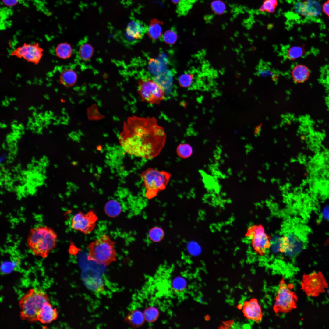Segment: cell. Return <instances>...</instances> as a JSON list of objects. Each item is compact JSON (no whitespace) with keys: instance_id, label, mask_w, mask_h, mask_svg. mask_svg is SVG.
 <instances>
[{"instance_id":"cell-1","label":"cell","mask_w":329,"mask_h":329,"mask_svg":"<svg viewBox=\"0 0 329 329\" xmlns=\"http://www.w3.org/2000/svg\"><path fill=\"white\" fill-rule=\"evenodd\" d=\"M119 142L127 154L147 159L157 156L165 144L164 128L154 117L133 115L127 119Z\"/></svg>"},{"instance_id":"cell-2","label":"cell","mask_w":329,"mask_h":329,"mask_svg":"<svg viewBox=\"0 0 329 329\" xmlns=\"http://www.w3.org/2000/svg\"><path fill=\"white\" fill-rule=\"evenodd\" d=\"M57 238L56 233L51 228L40 225L30 230L27 245L34 255L45 258L56 247Z\"/></svg>"},{"instance_id":"cell-3","label":"cell","mask_w":329,"mask_h":329,"mask_svg":"<svg viewBox=\"0 0 329 329\" xmlns=\"http://www.w3.org/2000/svg\"><path fill=\"white\" fill-rule=\"evenodd\" d=\"M47 302H49V298L46 292L40 289H30L19 301L20 318L31 322L37 321V314L44 303Z\"/></svg>"},{"instance_id":"cell-4","label":"cell","mask_w":329,"mask_h":329,"mask_svg":"<svg viewBox=\"0 0 329 329\" xmlns=\"http://www.w3.org/2000/svg\"><path fill=\"white\" fill-rule=\"evenodd\" d=\"M115 242L108 235L104 234L88 245V260L99 264L108 266L116 260Z\"/></svg>"},{"instance_id":"cell-5","label":"cell","mask_w":329,"mask_h":329,"mask_svg":"<svg viewBox=\"0 0 329 329\" xmlns=\"http://www.w3.org/2000/svg\"><path fill=\"white\" fill-rule=\"evenodd\" d=\"M140 176L145 189L146 197L151 199L165 189L171 174L165 171L149 168L142 172Z\"/></svg>"},{"instance_id":"cell-6","label":"cell","mask_w":329,"mask_h":329,"mask_svg":"<svg viewBox=\"0 0 329 329\" xmlns=\"http://www.w3.org/2000/svg\"><path fill=\"white\" fill-rule=\"evenodd\" d=\"M137 91L143 102L159 104L165 98V90L155 80L144 78L138 82Z\"/></svg>"},{"instance_id":"cell-7","label":"cell","mask_w":329,"mask_h":329,"mask_svg":"<svg viewBox=\"0 0 329 329\" xmlns=\"http://www.w3.org/2000/svg\"><path fill=\"white\" fill-rule=\"evenodd\" d=\"M297 297L284 279L279 283L273 309L276 313H287L297 307Z\"/></svg>"},{"instance_id":"cell-8","label":"cell","mask_w":329,"mask_h":329,"mask_svg":"<svg viewBox=\"0 0 329 329\" xmlns=\"http://www.w3.org/2000/svg\"><path fill=\"white\" fill-rule=\"evenodd\" d=\"M300 283L301 289L309 297H317L328 288L327 281L320 271L304 274Z\"/></svg>"},{"instance_id":"cell-9","label":"cell","mask_w":329,"mask_h":329,"mask_svg":"<svg viewBox=\"0 0 329 329\" xmlns=\"http://www.w3.org/2000/svg\"><path fill=\"white\" fill-rule=\"evenodd\" d=\"M246 236L251 241L252 246L255 252L263 256L271 246L270 237L265 233L261 225H255L250 227Z\"/></svg>"},{"instance_id":"cell-10","label":"cell","mask_w":329,"mask_h":329,"mask_svg":"<svg viewBox=\"0 0 329 329\" xmlns=\"http://www.w3.org/2000/svg\"><path fill=\"white\" fill-rule=\"evenodd\" d=\"M43 52V48L38 43H24L13 50L10 55L37 65L41 61Z\"/></svg>"},{"instance_id":"cell-11","label":"cell","mask_w":329,"mask_h":329,"mask_svg":"<svg viewBox=\"0 0 329 329\" xmlns=\"http://www.w3.org/2000/svg\"><path fill=\"white\" fill-rule=\"evenodd\" d=\"M97 219L96 214L93 210L86 214L80 212L72 218L71 226L73 229L84 234H89L95 228Z\"/></svg>"},{"instance_id":"cell-12","label":"cell","mask_w":329,"mask_h":329,"mask_svg":"<svg viewBox=\"0 0 329 329\" xmlns=\"http://www.w3.org/2000/svg\"><path fill=\"white\" fill-rule=\"evenodd\" d=\"M242 307L244 315L247 319L256 323L261 322L263 313L261 307L256 299L252 298L245 301Z\"/></svg>"},{"instance_id":"cell-13","label":"cell","mask_w":329,"mask_h":329,"mask_svg":"<svg viewBox=\"0 0 329 329\" xmlns=\"http://www.w3.org/2000/svg\"><path fill=\"white\" fill-rule=\"evenodd\" d=\"M297 7L299 13L305 17H315L320 13V5L314 0L304 1L299 4Z\"/></svg>"},{"instance_id":"cell-14","label":"cell","mask_w":329,"mask_h":329,"mask_svg":"<svg viewBox=\"0 0 329 329\" xmlns=\"http://www.w3.org/2000/svg\"><path fill=\"white\" fill-rule=\"evenodd\" d=\"M58 316L57 309L53 308L49 302H45L39 312L37 321L43 324H47L55 320Z\"/></svg>"},{"instance_id":"cell-15","label":"cell","mask_w":329,"mask_h":329,"mask_svg":"<svg viewBox=\"0 0 329 329\" xmlns=\"http://www.w3.org/2000/svg\"><path fill=\"white\" fill-rule=\"evenodd\" d=\"M148 27L143 23L138 20L130 22L126 29L127 35L134 39H141L147 32Z\"/></svg>"},{"instance_id":"cell-16","label":"cell","mask_w":329,"mask_h":329,"mask_svg":"<svg viewBox=\"0 0 329 329\" xmlns=\"http://www.w3.org/2000/svg\"><path fill=\"white\" fill-rule=\"evenodd\" d=\"M310 74L309 68L305 65L299 64L292 68L291 75L293 81L296 83H302L307 80Z\"/></svg>"},{"instance_id":"cell-17","label":"cell","mask_w":329,"mask_h":329,"mask_svg":"<svg viewBox=\"0 0 329 329\" xmlns=\"http://www.w3.org/2000/svg\"><path fill=\"white\" fill-rule=\"evenodd\" d=\"M77 75L76 72L71 69L63 70L61 73L59 81L64 86L69 87L74 85L76 82Z\"/></svg>"},{"instance_id":"cell-18","label":"cell","mask_w":329,"mask_h":329,"mask_svg":"<svg viewBox=\"0 0 329 329\" xmlns=\"http://www.w3.org/2000/svg\"><path fill=\"white\" fill-rule=\"evenodd\" d=\"M163 23L156 19L151 20L148 27L147 34L153 40H156L161 36L162 32L161 25Z\"/></svg>"},{"instance_id":"cell-19","label":"cell","mask_w":329,"mask_h":329,"mask_svg":"<svg viewBox=\"0 0 329 329\" xmlns=\"http://www.w3.org/2000/svg\"><path fill=\"white\" fill-rule=\"evenodd\" d=\"M56 56L58 58L66 59L72 55L73 49L70 44L66 42H62L58 44L55 49Z\"/></svg>"},{"instance_id":"cell-20","label":"cell","mask_w":329,"mask_h":329,"mask_svg":"<svg viewBox=\"0 0 329 329\" xmlns=\"http://www.w3.org/2000/svg\"><path fill=\"white\" fill-rule=\"evenodd\" d=\"M122 210L120 204L118 201L114 200L108 201L104 207L106 214L108 216L111 218L118 216L120 214Z\"/></svg>"},{"instance_id":"cell-21","label":"cell","mask_w":329,"mask_h":329,"mask_svg":"<svg viewBox=\"0 0 329 329\" xmlns=\"http://www.w3.org/2000/svg\"><path fill=\"white\" fill-rule=\"evenodd\" d=\"M145 319L142 313L137 310L130 312L125 318V320L134 327H138L142 324Z\"/></svg>"},{"instance_id":"cell-22","label":"cell","mask_w":329,"mask_h":329,"mask_svg":"<svg viewBox=\"0 0 329 329\" xmlns=\"http://www.w3.org/2000/svg\"><path fill=\"white\" fill-rule=\"evenodd\" d=\"M304 48L302 46H293L287 50L286 56L291 60H294L302 56L305 53Z\"/></svg>"},{"instance_id":"cell-23","label":"cell","mask_w":329,"mask_h":329,"mask_svg":"<svg viewBox=\"0 0 329 329\" xmlns=\"http://www.w3.org/2000/svg\"><path fill=\"white\" fill-rule=\"evenodd\" d=\"M94 49L90 44L85 43L82 45L78 50L79 55L82 60L87 61L91 58L93 54Z\"/></svg>"},{"instance_id":"cell-24","label":"cell","mask_w":329,"mask_h":329,"mask_svg":"<svg viewBox=\"0 0 329 329\" xmlns=\"http://www.w3.org/2000/svg\"><path fill=\"white\" fill-rule=\"evenodd\" d=\"M278 5L277 0H264L259 10L261 12L273 13L275 12Z\"/></svg>"},{"instance_id":"cell-25","label":"cell","mask_w":329,"mask_h":329,"mask_svg":"<svg viewBox=\"0 0 329 329\" xmlns=\"http://www.w3.org/2000/svg\"><path fill=\"white\" fill-rule=\"evenodd\" d=\"M192 151L191 147L187 143L179 144L176 149L178 155L182 158H186L190 157L192 154Z\"/></svg>"},{"instance_id":"cell-26","label":"cell","mask_w":329,"mask_h":329,"mask_svg":"<svg viewBox=\"0 0 329 329\" xmlns=\"http://www.w3.org/2000/svg\"><path fill=\"white\" fill-rule=\"evenodd\" d=\"M144 319L150 322L155 321L157 319L159 315L158 311L154 307H149L147 308L143 313Z\"/></svg>"},{"instance_id":"cell-27","label":"cell","mask_w":329,"mask_h":329,"mask_svg":"<svg viewBox=\"0 0 329 329\" xmlns=\"http://www.w3.org/2000/svg\"><path fill=\"white\" fill-rule=\"evenodd\" d=\"M164 233L161 228L156 227L152 228L149 232L150 239L154 242H158L163 238Z\"/></svg>"},{"instance_id":"cell-28","label":"cell","mask_w":329,"mask_h":329,"mask_svg":"<svg viewBox=\"0 0 329 329\" xmlns=\"http://www.w3.org/2000/svg\"><path fill=\"white\" fill-rule=\"evenodd\" d=\"M193 81V75L186 73L181 75L179 78L178 82L180 86L184 88L190 87Z\"/></svg>"},{"instance_id":"cell-29","label":"cell","mask_w":329,"mask_h":329,"mask_svg":"<svg viewBox=\"0 0 329 329\" xmlns=\"http://www.w3.org/2000/svg\"><path fill=\"white\" fill-rule=\"evenodd\" d=\"M186 285V282L185 280L180 277H178L174 278L172 282L173 288L178 292H181L184 290Z\"/></svg>"},{"instance_id":"cell-30","label":"cell","mask_w":329,"mask_h":329,"mask_svg":"<svg viewBox=\"0 0 329 329\" xmlns=\"http://www.w3.org/2000/svg\"><path fill=\"white\" fill-rule=\"evenodd\" d=\"M211 7L214 12L218 14H223L225 10V5L221 0H217L213 2Z\"/></svg>"},{"instance_id":"cell-31","label":"cell","mask_w":329,"mask_h":329,"mask_svg":"<svg viewBox=\"0 0 329 329\" xmlns=\"http://www.w3.org/2000/svg\"><path fill=\"white\" fill-rule=\"evenodd\" d=\"M177 36L176 32L173 30H169L164 33V39L165 42L168 44H173L176 41Z\"/></svg>"},{"instance_id":"cell-32","label":"cell","mask_w":329,"mask_h":329,"mask_svg":"<svg viewBox=\"0 0 329 329\" xmlns=\"http://www.w3.org/2000/svg\"><path fill=\"white\" fill-rule=\"evenodd\" d=\"M18 263L16 262H5L1 265V271L3 274L9 273L12 271Z\"/></svg>"},{"instance_id":"cell-33","label":"cell","mask_w":329,"mask_h":329,"mask_svg":"<svg viewBox=\"0 0 329 329\" xmlns=\"http://www.w3.org/2000/svg\"><path fill=\"white\" fill-rule=\"evenodd\" d=\"M187 246L188 250L191 254L197 255L200 253V247L196 243L191 242L188 244Z\"/></svg>"},{"instance_id":"cell-34","label":"cell","mask_w":329,"mask_h":329,"mask_svg":"<svg viewBox=\"0 0 329 329\" xmlns=\"http://www.w3.org/2000/svg\"><path fill=\"white\" fill-rule=\"evenodd\" d=\"M322 10L324 13L329 17V0L327 1L323 5Z\"/></svg>"},{"instance_id":"cell-35","label":"cell","mask_w":329,"mask_h":329,"mask_svg":"<svg viewBox=\"0 0 329 329\" xmlns=\"http://www.w3.org/2000/svg\"><path fill=\"white\" fill-rule=\"evenodd\" d=\"M5 5L9 6H12L16 5L18 0H2Z\"/></svg>"},{"instance_id":"cell-36","label":"cell","mask_w":329,"mask_h":329,"mask_svg":"<svg viewBox=\"0 0 329 329\" xmlns=\"http://www.w3.org/2000/svg\"><path fill=\"white\" fill-rule=\"evenodd\" d=\"M172 2L174 4H177L179 3L180 0H171Z\"/></svg>"},{"instance_id":"cell-37","label":"cell","mask_w":329,"mask_h":329,"mask_svg":"<svg viewBox=\"0 0 329 329\" xmlns=\"http://www.w3.org/2000/svg\"><path fill=\"white\" fill-rule=\"evenodd\" d=\"M328 292H329V290H328Z\"/></svg>"}]
</instances>
